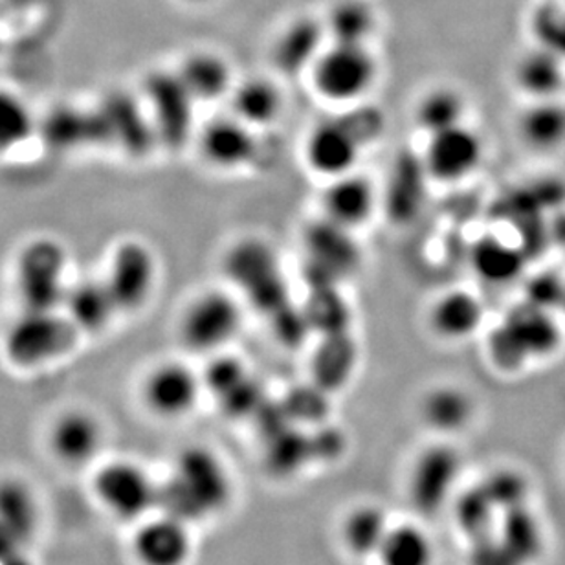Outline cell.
<instances>
[{
	"mask_svg": "<svg viewBox=\"0 0 565 565\" xmlns=\"http://www.w3.org/2000/svg\"><path fill=\"white\" fill-rule=\"evenodd\" d=\"M234 490L232 472L217 451L204 445L185 446L160 481L158 511L193 527L221 516L234 500Z\"/></svg>",
	"mask_w": 565,
	"mask_h": 565,
	"instance_id": "6da1fadb",
	"label": "cell"
},
{
	"mask_svg": "<svg viewBox=\"0 0 565 565\" xmlns=\"http://www.w3.org/2000/svg\"><path fill=\"white\" fill-rule=\"evenodd\" d=\"M309 74L318 96L331 104L349 105L373 90L381 65L371 44L329 41Z\"/></svg>",
	"mask_w": 565,
	"mask_h": 565,
	"instance_id": "7a4b0ae2",
	"label": "cell"
},
{
	"mask_svg": "<svg viewBox=\"0 0 565 565\" xmlns=\"http://www.w3.org/2000/svg\"><path fill=\"white\" fill-rule=\"evenodd\" d=\"M77 327L60 310L22 309L4 337V354L19 370H33L65 356L76 343Z\"/></svg>",
	"mask_w": 565,
	"mask_h": 565,
	"instance_id": "3957f363",
	"label": "cell"
},
{
	"mask_svg": "<svg viewBox=\"0 0 565 565\" xmlns=\"http://www.w3.org/2000/svg\"><path fill=\"white\" fill-rule=\"evenodd\" d=\"M561 345V329L550 310L527 303L507 316L490 342V356L503 371L545 359Z\"/></svg>",
	"mask_w": 565,
	"mask_h": 565,
	"instance_id": "277c9868",
	"label": "cell"
},
{
	"mask_svg": "<svg viewBox=\"0 0 565 565\" xmlns=\"http://www.w3.org/2000/svg\"><path fill=\"white\" fill-rule=\"evenodd\" d=\"M94 498L109 516L126 523H140L158 511L160 481L146 467L131 459L107 461L94 472Z\"/></svg>",
	"mask_w": 565,
	"mask_h": 565,
	"instance_id": "5b68a950",
	"label": "cell"
},
{
	"mask_svg": "<svg viewBox=\"0 0 565 565\" xmlns=\"http://www.w3.org/2000/svg\"><path fill=\"white\" fill-rule=\"evenodd\" d=\"M65 246L52 237L30 241L17 259V294L22 309L60 310L66 292Z\"/></svg>",
	"mask_w": 565,
	"mask_h": 565,
	"instance_id": "8992f818",
	"label": "cell"
},
{
	"mask_svg": "<svg viewBox=\"0 0 565 565\" xmlns=\"http://www.w3.org/2000/svg\"><path fill=\"white\" fill-rule=\"evenodd\" d=\"M245 312L234 294L213 288L199 294L180 320V342L193 353L217 354L234 342Z\"/></svg>",
	"mask_w": 565,
	"mask_h": 565,
	"instance_id": "52a82bcc",
	"label": "cell"
},
{
	"mask_svg": "<svg viewBox=\"0 0 565 565\" xmlns=\"http://www.w3.org/2000/svg\"><path fill=\"white\" fill-rule=\"evenodd\" d=\"M462 457L448 443H435L415 457L409 468L408 494L423 514L443 511L456 494Z\"/></svg>",
	"mask_w": 565,
	"mask_h": 565,
	"instance_id": "ba28073f",
	"label": "cell"
},
{
	"mask_svg": "<svg viewBox=\"0 0 565 565\" xmlns=\"http://www.w3.org/2000/svg\"><path fill=\"white\" fill-rule=\"evenodd\" d=\"M146 94L158 141L169 149L184 147L193 132L196 99L191 96L179 72H152L147 77Z\"/></svg>",
	"mask_w": 565,
	"mask_h": 565,
	"instance_id": "9c48e42d",
	"label": "cell"
},
{
	"mask_svg": "<svg viewBox=\"0 0 565 565\" xmlns=\"http://www.w3.org/2000/svg\"><path fill=\"white\" fill-rule=\"evenodd\" d=\"M204 381L182 362H163L147 373L141 398L151 415L162 420H180L199 406Z\"/></svg>",
	"mask_w": 565,
	"mask_h": 565,
	"instance_id": "30bf717a",
	"label": "cell"
},
{
	"mask_svg": "<svg viewBox=\"0 0 565 565\" xmlns=\"http://www.w3.org/2000/svg\"><path fill=\"white\" fill-rule=\"evenodd\" d=\"M154 252L140 241H126L110 257L105 282L120 312H135L149 301L157 285Z\"/></svg>",
	"mask_w": 565,
	"mask_h": 565,
	"instance_id": "8fae6325",
	"label": "cell"
},
{
	"mask_svg": "<svg viewBox=\"0 0 565 565\" xmlns=\"http://www.w3.org/2000/svg\"><path fill=\"white\" fill-rule=\"evenodd\" d=\"M483 157V138L472 127L461 124L428 137L424 169L435 182L454 184L476 173Z\"/></svg>",
	"mask_w": 565,
	"mask_h": 565,
	"instance_id": "7c38bea8",
	"label": "cell"
},
{
	"mask_svg": "<svg viewBox=\"0 0 565 565\" xmlns=\"http://www.w3.org/2000/svg\"><path fill=\"white\" fill-rule=\"evenodd\" d=\"M364 137L354 129L353 121L326 120L310 131L305 141V160L316 174L327 180L337 179L354 171L362 154Z\"/></svg>",
	"mask_w": 565,
	"mask_h": 565,
	"instance_id": "4fadbf2b",
	"label": "cell"
},
{
	"mask_svg": "<svg viewBox=\"0 0 565 565\" xmlns=\"http://www.w3.org/2000/svg\"><path fill=\"white\" fill-rule=\"evenodd\" d=\"M191 525L157 511L138 523L131 551L138 565H188L193 556Z\"/></svg>",
	"mask_w": 565,
	"mask_h": 565,
	"instance_id": "5bb4252c",
	"label": "cell"
},
{
	"mask_svg": "<svg viewBox=\"0 0 565 565\" xmlns=\"http://www.w3.org/2000/svg\"><path fill=\"white\" fill-rule=\"evenodd\" d=\"M99 120L104 124L107 143L120 147L131 157H146L158 141L151 115L131 94L113 93L98 105Z\"/></svg>",
	"mask_w": 565,
	"mask_h": 565,
	"instance_id": "9a60e30c",
	"label": "cell"
},
{
	"mask_svg": "<svg viewBox=\"0 0 565 565\" xmlns=\"http://www.w3.org/2000/svg\"><path fill=\"white\" fill-rule=\"evenodd\" d=\"M104 424L85 409L61 414L50 428V451L61 465L68 468L93 465L104 450Z\"/></svg>",
	"mask_w": 565,
	"mask_h": 565,
	"instance_id": "2e32d148",
	"label": "cell"
},
{
	"mask_svg": "<svg viewBox=\"0 0 565 565\" xmlns=\"http://www.w3.org/2000/svg\"><path fill=\"white\" fill-rule=\"evenodd\" d=\"M326 221L353 232L373 218L376 210V190L373 180L356 171L329 180L321 196Z\"/></svg>",
	"mask_w": 565,
	"mask_h": 565,
	"instance_id": "e0dca14e",
	"label": "cell"
},
{
	"mask_svg": "<svg viewBox=\"0 0 565 565\" xmlns=\"http://www.w3.org/2000/svg\"><path fill=\"white\" fill-rule=\"evenodd\" d=\"M256 129L232 116L215 118L201 132V152L212 168L235 171L254 162L257 154Z\"/></svg>",
	"mask_w": 565,
	"mask_h": 565,
	"instance_id": "ac0fdd59",
	"label": "cell"
},
{
	"mask_svg": "<svg viewBox=\"0 0 565 565\" xmlns=\"http://www.w3.org/2000/svg\"><path fill=\"white\" fill-rule=\"evenodd\" d=\"M327 43L329 38L323 19L310 15L296 17L282 28L274 41V63L288 76L298 72H310Z\"/></svg>",
	"mask_w": 565,
	"mask_h": 565,
	"instance_id": "d6986e66",
	"label": "cell"
},
{
	"mask_svg": "<svg viewBox=\"0 0 565 565\" xmlns=\"http://www.w3.org/2000/svg\"><path fill=\"white\" fill-rule=\"evenodd\" d=\"M41 135L50 149L61 152L107 143L98 110L77 109L72 105L50 110L41 124Z\"/></svg>",
	"mask_w": 565,
	"mask_h": 565,
	"instance_id": "ffe728a7",
	"label": "cell"
},
{
	"mask_svg": "<svg viewBox=\"0 0 565 565\" xmlns=\"http://www.w3.org/2000/svg\"><path fill=\"white\" fill-rule=\"evenodd\" d=\"M483 303L468 290L445 292L429 309V329L445 342H465L483 323Z\"/></svg>",
	"mask_w": 565,
	"mask_h": 565,
	"instance_id": "44dd1931",
	"label": "cell"
},
{
	"mask_svg": "<svg viewBox=\"0 0 565 565\" xmlns=\"http://www.w3.org/2000/svg\"><path fill=\"white\" fill-rule=\"evenodd\" d=\"M177 72L196 104L228 96L235 87L234 71L228 60L210 50L185 55Z\"/></svg>",
	"mask_w": 565,
	"mask_h": 565,
	"instance_id": "7402d4cb",
	"label": "cell"
},
{
	"mask_svg": "<svg viewBox=\"0 0 565 565\" xmlns=\"http://www.w3.org/2000/svg\"><path fill=\"white\" fill-rule=\"evenodd\" d=\"M420 417L437 434H459L472 424L476 401L467 390L454 384L431 387L420 401Z\"/></svg>",
	"mask_w": 565,
	"mask_h": 565,
	"instance_id": "603a6c76",
	"label": "cell"
},
{
	"mask_svg": "<svg viewBox=\"0 0 565 565\" xmlns=\"http://www.w3.org/2000/svg\"><path fill=\"white\" fill-rule=\"evenodd\" d=\"M63 307L77 331L82 332L104 331L116 312H120L105 279H82L72 285Z\"/></svg>",
	"mask_w": 565,
	"mask_h": 565,
	"instance_id": "cb8c5ba5",
	"label": "cell"
},
{
	"mask_svg": "<svg viewBox=\"0 0 565 565\" xmlns=\"http://www.w3.org/2000/svg\"><path fill=\"white\" fill-rule=\"evenodd\" d=\"M514 83L531 99L558 98L565 87L564 57L545 46L531 50L516 61Z\"/></svg>",
	"mask_w": 565,
	"mask_h": 565,
	"instance_id": "d4e9b609",
	"label": "cell"
},
{
	"mask_svg": "<svg viewBox=\"0 0 565 565\" xmlns=\"http://www.w3.org/2000/svg\"><path fill=\"white\" fill-rule=\"evenodd\" d=\"M390 527L392 522L381 505L362 503L353 507L343 516L340 536L349 555L364 561V558H376Z\"/></svg>",
	"mask_w": 565,
	"mask_h": 565,
	"instance_id": "484cf974",
	"label": "cell"
},
{
	"mask_svg": "<svg viewBox=\"0 0 565 565\" xmlns=\"http://www.w3.org/2000/svg\"><path fill=\"white\" fill-rule=\"evenodd\" d=\"M232 96V115L252 129L273 126L282 110V94L276 83L265 77H250L235 83Z\"/></svg>",
	"mask_w": 565,
	"mask_h": 565,
	"instance_id": "4316f807",
	"label": "cell"
},
{
	"mask_svg": "<svg viewBox=\"0 0 565 565\" xmlns=\"http://www.w3.org/2000/svg\"><path fill=\"white\" fill-rule=\"evenodd\" d=\"M518 132L534 151L565 146V104L561 98L533 99L518 120Z\"/></svg>",
	"mask_w": 565,
	"mask_h": 565,
	"instance_id": "83f0119b",
	"label": "cell"
},
{
	"mask_svg": "<svg viewBox=\"0 0 565 565\" xmlns=\"http://www.w3.org/2000/svg\"><path fill=\"white\" fill-rule=\"evenodd\" d=\"M327 38L334 43L371 44L379 15L367 0H337L327 11Z\"/></svg>",
	"mask_w": 565,
	"mask_h": 565,
	"instance_id": "f1b7e54d",
	"label": "cell"
},
{
	"mask_svg": "<svg viewBox=\"0 0 565 565\" xmlns=\"http://www.w3.org/2000/svg\"><path fill=\"white\" fill-rule=\"evenodd\" d=\"M435 544L426 529L414 522L392 523L379 550V565H435Z\"/></svg>",
	"mask_w": 565,
	"mask_h": 565,
	"instance_id": "f546056e",
	"label": "cell"
},
{
	"mask_svg": "<svg viewBox=\"0 0 565 565\" xmlns=\"http://www.w3.org/2000/svg\"><path fill=\"white\" fill-rule=\"evenodd\" d=\"M35 492L19 479H0V523L22 545L38 529Z\"/></svg>",
	"mask_w": 565,
	"mask_h": 565,
	"instance_id": "4dcf8cb0",
	"label": "cell"
},
{
	"mask_svg": "<svg viewBox=\"0 0 565 565\" xmlns=\"http://www.w3.org/2000/svg\"><path fill=\"white\" fill-rule=\"evenodd\" d=\"M467 118V102L457 88L435 87L415 107V121L428 137L461 126Z\"/></svg>",
	"mask_w": 565,
	"mask_h": 565,
	"instance_id": "1f68e13d",
	"label": "cell"
},
{
	"mask_svg": "<svg viewBox=\"0 0 565 565\" xmlns=\"http://www.w3.org/2000/svg\"><path fill=\"white\" fill-rule=\"evenodd\" d=\"M500 542L522 565L536 561L544 547L539 520L525 509V505L505 512Z\"/></svg>",
	"mask_w": 565,
	"mask_h": 565,
	"instance_id": "d6a6232c",
	"label": "cell"
},
{
	"mask_svg": "<svg viewBox=\"0 0 565 565\" xmlns=\"http://www.w3.org/2000/svg\"><path fill=\"white\" fill-rule=\"evenodd\" d=\"M32 110L19 94L0 88V157L22 146L32 137Z\"/></svg>",
	"mask_w": 565,
	"mask_h": 565,
	"instance_id": "836d02e7",
	"label": "cell"
},
{
	"mask_svg": "<svg viewBox=\"0 0 565 565\" xmlns=\"http://www.w3.org/2000/svg\"><path fill=\"white\" fill-rule=\"evenodd\" d=\"M473 268L489 282H509L522 270V254L505 241L490 237L473 252Z\"/></svg>",
	"mask_w": 565,
	"mask_h": 565,
	"instance_id": "e575fe53",
	"label": "cell"
},
{
	"mask_svg": "<svg viewBox=\"0 0 565 565\" xmlns=\"http://www.w3.org/2000/svg\"><path fill=\"white\" fill-rule=\"evenodd\" d=\"M495 511L498 509L483 489V484H479L478 489L468 490L459 495L456 503L457 523L465 533L481 540L489 533Z\"/></svg>",
	"mask_w": 565,
	"mask_h": 565,
	"instance_id": "d590c367",
	"label": "cell"
},
{
	"mask_svg": "<svg viewBox=\"0 0 565 565\" xmlns=\"http://www.w3.org/2000/svg\"><path fill=\"white\" fill-rule=\"evenodd\" d=\"M483 489L490 495L495 509L514 511L518 507L525 505L527 500V483L522 473L514 470H498L484 481Z\"/></svg>",
	"mask_w": 565,
	"mask_h": 565,
	"instance_id": "8d00e7d4",
	"label": "cell"
},
{
	"mask_svg": "<svg viewBox=\"0 0 565 565\" xmlns=\"http://www.w3.org/2000/svg\"><path fill=\"white\" fill-rule=\"evenodd\" d=\"M536 30L542 39V46L558 55L565 54V13L547 8L545 13H540Z\"/></svg>",
	"mask_w": 565,
	"mask_h": 565,
	"instance_id": "74e56055",
	"label": "cell"
},
{
	"mask_svg": "<svg viewBox=\"0 0 565 565\" xmlns=\"http://www.w3.org/2000/svg\"><path fill=\"white\" fill-rule=\"evenodd\" d=\"M476 542L478 545L473 551L472 565H522L511 551L501 544L500 539L489 540V536H484Z\"/></svg>",
	"mask_w": 565,
	"mask_h": 565,
	"instance_id": "f35d334b",
	"label": "cell"
},
{
	"mask_svg": "<svg viewBox=\"0 0 565 565\" xmlns=\"http://www.w3.org/2000/svg\"><path fill=\"white\" fill-rule=\"evenodd\" d=\"M17 540L6 531L4 525L0 523V562L10 561L13 551L17 550Z\"/></svg>",
	"mask_w": 565,
	"mask_h": 565,
	"instance_id": "ab89813d",
	"label": "cell"
},
{
	"mask_svg": "<svg viewBox=\"0 0 565 565\" xmlns=\"http://www.w3.org/2000/svg\"><path fill=\"white\" fill-rule=\"evenodd\" d=\"M184 2H188V4H212L213 0H184Z\"/></svg>",
	"mask_w": 565,
	"mask_h": 565,
	"instance_id": "60d3db41",
	"label": "cell"
}]
</instances>
